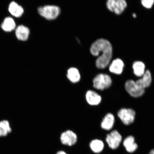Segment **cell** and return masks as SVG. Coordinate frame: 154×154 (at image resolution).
<instances>
[{
	"label": "cell",
	"mask_w": 154,
	"mask_h": 154,
	"mask_svg": "<svg viewBox=\"0 0 154 154\" xmlns=\"http://www.w3.org/2000/svg\"><path fill=\"white\" fill-rule=\"evenodd\" d=\"M143 6L147 9L151 8L154 3V0H141Z\"/></svg>",
	"instance_id": "21"
},
{
	"label": "cell",
	"mask_w": 154,
	"mask_h": 154,
	"mask_svg": "<svg viewBox=\"0 0 154 154\" xmlns=\"http://www.w3.org/2000/svg\"><path fill=\"white\" fill-rule=\"evenodd\" d=\"M124 67V63L122 60L116 59L114 60L109 66V70L113 74L120 75L122 74Z\"/></svg>",
	"instance_id": "9"
},
{
	"label": "cell",
	"mask_w": 154,
	"mask_h": 154,
	"mask_svg": "<svg viewBox=\"0 0 154 154\" xmlns=\"http://www.w3.org/2000/svg\"><path fill=\"white\" fill-rule=\"evenodd\" d=\"M133 17H134V18H136V15L135 14H133Z\"/></svg>",
	"instance_id": "24"
},
{
	"label": "cell",
	"mask_w": 154,
	"mask_h": 154,
	"mask_svg": "<svg viewBox=\"0 0 154 154\" xmlns=\"http://www.w3.org/2000/svg\"><path fill=\"white\" fill-rule=\"evenodd\" d=\"M90 147L94 152L99 153L103 151L104 144L101 140H94L90 143Z\"/></svg>",
	"instance_id": "19"
},
{
	"label": "cell",
	"mask_w": 154,
	"mask_h": 154,
	"mask_svg": "<svg viewBox=\"0 0 154 154\" xmlns=\"http://www.w3.org/2000/svg\"><path fill=\"white\" fill-rule=\"evenodd\" d=\"M124 145L127 151L130 153L133 152L138 147L137 144L135 142L134 138L132 136H128L124 140Z\"/></svg>",
	"instance_id": "16"
},
{
	"label": "cell",
	"mask_w": 154,
	"mask_h": 154,
	"mask_svg": "<svg viewBox=\"0 0 154 154\" xmlns=\"http://www.w3.org/2000/svg\"><path fill=\"white\" fill-rule=\"evenodd\" d=\"M115 120L114 115L111 113H107L101 122L102 128L107 131L111 130L114 125Z\"/></svg>",
	"instance_id": "13"
},
{
	"label": "cell",
	"mask_w": 154,
	"mask_h": 154,
	"mask_svg": "<svg viewBox=\"0 0 154 154\" xmlns=\"http://www.w3.org/2000/svg\"><path fill=\"white\" fill-rule=\"evenodd\" d=\"M122 139V136L119 132L114 130L107 135L106 140L109 147L115 149L119 147Z\"/></svg>",
	"instance_id": "7"
},
{
	"label": "cell",
	"mask_w": 154,
	"mask_h": 154,
	"mask_svg": "<svg viewBox=\"0 0 154 154\" xmlns=\"http://www.w3.org/2000/svg\"><path fill=\"white\" fill-rule=\"evenodd\" d=\"M15 35L17 38L22 41L27 40L29 35L30 31L28 28L23 25L17 27L15 30Z\"/></svg>",
	"instance_id": "12"
},
{
	"label": "cell",
	"mask_w": 154,
	"mask_h": 154,
	"mask_svg": "<svg viewBox=\"0 0 154 154\" xmlns=\"http://www.w3.org/2000/svg\"><path fill=\"white\" fill-rule=\"evenodd\" d=\"M8 10L13 16L17 18L20 17L24 13V9L22 7L15 2H12L10 4Z\"/></svg>",
	"instance_id": "14"
},
{
	"label": "cell",
	"mask_w": 154,
	"mask_h": 154,
	"mask_svg": "<svg viewBox=\"0 0 154 154\" xmlns=\"http://www.w3.org/2000/svg\"><path fill=\"white\" fill-rule=\"evenodd\" d=\"M9 122L7 120L0 121V136H5L11 132Z\"/></svg>",
	"instance_id": "20"
},
{
	"label": "cell",
	"mask_w": 154,
	"mask_h": 154,
	"mask_svg": "<svg viewBox=\"0 0 154 154\" xmlns=\"http://www.w3.org/2000/svg\"><path fill=\"white\" fill-rule=\"evenodd\" d=\"M149 154H154V149L151 150V152H150Z\"/></svg>",
	"instance_id": "23"
},
{
	"label": "cell",
	"mask_w": 154,
	"mask_h": 154,
	"mask_svg": "<svg viewBox=\"0 0 154 154\" xmlns=\"http://www.w3.org/2000/svg\"><path fill=\"white\" fill-rule=\"evenodd\" d=\"M2 29L6 32H10L15 29L16 24L15 21L11 17H7L4 20L1 26Z\"/></svg>",
	"instance_id": "17"
},
{
	"label": "cell",
	"mask_w": 154,
	"mask_h": 154,
	"mask_svg": "<svg viewBox=\"0 0 154 154\" xmlns=\"http://www.w3.org/2000/svg\"><path fill=\"white\" fill-rule=\"evenodd\" d=\"M56 154H66V153L64 152L60 151L58 152Z\"/></svg>",
	"instance_id": "22"
},
{
	"label": "cell",
	"mask_w": 154,
	"mask_h": 154,
	"mask_svg": "<svg viewBox=\"0 0 154 154\" xmlns=\"http://www.w3.org/2000/svg\"><path fill=\"white\" fill-rule=\"evenodd\" d=\"M125 89L130 95L134 97H138L143 95L145 89L140 88L134 81L130 80L125 83Z\"/></svg>",
	"instance_id": "5"
},
{
	"label": "cell",
	"mask_w": 154,
	"mask_h": 154,
	"mask_svg": "<svg viewBox=\"0 0 154 154\" xmlns=\"http://www.w3.org/2000/svg\"><path fill=\"white\" fill-rule=\"evenodd\" d=\"M142 78L136 81V82L138 86L143 89L149 87L151 84L152 78L151 74L149 70H146Z\"/></svg>",
	"instance_id": "11"
},
{
	"label": "cell",
	"mask_w": 154,
	"mask_h": 154,
	"mask_svg": "<svg viewBox=\"0 0 154 154\" xmlns=\"http://www.w3.org/2000/svg\"><path fill=\"white\" fill-rule=\"evenodd\" d=\"M132 67L134 74L137 76L141 77L145 72V65L141 61H135Z\"/></svg>",
	"instance_id": "18"
},
{
	"label": "cell",
	"mask_w": 154,
	"mask_h": 154,
	"mask_svg": "<svg viewBox=\"0 0 154 154\" xmlns=\"http://www.w3.org/2000/svg\"><path fill=\"white\" fill-rule=\"evenodd\" d=\"M86 99L88 103L92 106L99 104L102 100L101 96L92 90H88L86 92Z\"/></svg>",
	"instance_id": "10"
},
{
	"label": "cell",
	"mask_w": 154,
	"mask_h": 154,
	"mask_svg": "<svg viewBox=\"0 0 154 154\" xmlns=\"http://www.w3.org/2000/svg\"><path fill=\"white\" fill-rule=\"evenodd\" d=\"M112 83L110 76L105 74H100L93 80V86L96 89L103 90L110 87Z\"/></svg>",
	"instance_id": "3"
},
{
	"label": "cell",
	"mask_w": 154,
	"mask_h": 154,
	"mask_svg": "<svg viewBox=\"0 0 154 154\" xmlns=\"http://www.w3.org/2000/svg\"><path fill=\"white\" fill-rule=\"evenodd\" d=\"M67 77L68 79L73 83L79 82L81 79L79 72L78 69L75 67H71L68 69Z\"/></svg>",
	"instance_id": "15"
},
{
	"label": "cell",
	"mask_w": 154,
	"mask_h": 154,
	"mask_svg": "<svg viewBox=\"0 0 154 154\" xmlns=\"http://www.w3.org/2000/svg\"><path fill=\"white\" fill-rule=\"evenodd\" d=\"M60 139L63 144L72 146L76 143L77 136L76 134L72 131L67 130L61 134Z\"/></svg>",
	"instance_id": "8"
},
{
	"label": "cell",
	"mask_w": 154,
	"mask_h": 154,
	"mask_svg": "<svg viewBox=\"0 0 154 154\" xmlns=\"http://www.w3.org/2000/svg\"><path fill=\"white\" fill-rule=\"evenodd\" d=\"M106 6L109 11L117 15H120L126 8L127 4L125 0H107Z\"/></svg>",
	"instance_id": "4"
},
{
	"label": "cell",
	"mask_w": 154,
	"mask_h": 154,
	"mask_svg": "<svg viewBox=\"0 0 154 154\" xmlns=\"http://www.w3.org/2000/svg\"><path fill=\"white\" fill-rule=\"evenodd\" d=\"M38 13L42 16L48 20H52L57 18L60 12L59 7L55 5H45L38 8Z\"/></svg>",
	"instance_id": "2"
},
{
	"label": "cell",
	"mask_w": 154,
	"mask_h": 154,
	"mask_svg": "<svg viewBox=\"0 0 154 154\" xmlns=\"http://www.w3.org/2000/svg\"><path fill=\"white\" fill-rule=\"evenodd\" d=\"M117 115L125 125H128L134 122L136 112L132 109L122 108L118 111Z\"/></svg>",
	"instance_id": "6"
},
{
	"label": "cell",
	"mask_w": 154,
	"mask_h": 154,
	"mask_svg": "<svg viewBox=\"0 0 154 154\" xmlns=\"http://www.w3.org/2000/svg\"><path fill=\"white\" fill-rule=\"evenodd\" d=\"M90 52L94 56L98 57L96 61L98 68L104 69L110 63L112 56V47L108 40L100 38L92 44Z\"/></svg>",
	"instance_id": "1"
}]
</instances>
